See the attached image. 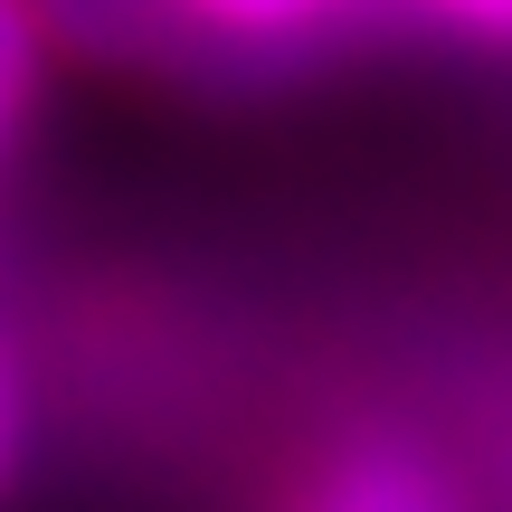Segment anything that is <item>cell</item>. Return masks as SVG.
<instances>
[{
  "instance_id": "6da1fadb",
  "label": "cell",
  "mask_w": 512,
  "mask_h": 512,
  "mask_svg": "<svg viewBox=\"0 0 512 512\" xmlns=\"http://www.w3.org/2000/svg\"><path fill=\"white\" fill-rule=\"evenodd\" d=\"M285 512H465V494H456V475H446L427 446H408V437H342L294 484Z\"/></svg>"
},
{
  "instance_id": "7a4b0ae2",
  "label": "cell",
  "mask_w": 512,
  "mask_h": 512,
  "mask_svg": "<svg viewBox=\"0 0 512 512\" xmlns=\"http://www.w3.org/2000/svg\"><path fill=\"white\" fill-rule=\"evenodd\" d=\"M29 57H38V29L19 10H0V143H10L19 105H29Z\"/></svg>"
},
{
  "instance_id": "3957f363",
  "label": "cell",
  "mask_w": 512,
  "mask_h": 512,
  "mask_svg": "<svg viewBox=\"0 0 512 512\" xmlns=\"http://www.w3.org/2000/svg\"><path fill=\"white\" fill-rule=\"evenodd\" d=\"M10 465H19V370L0 351V494H10Z\"/></svg>"
}]
</instances>
